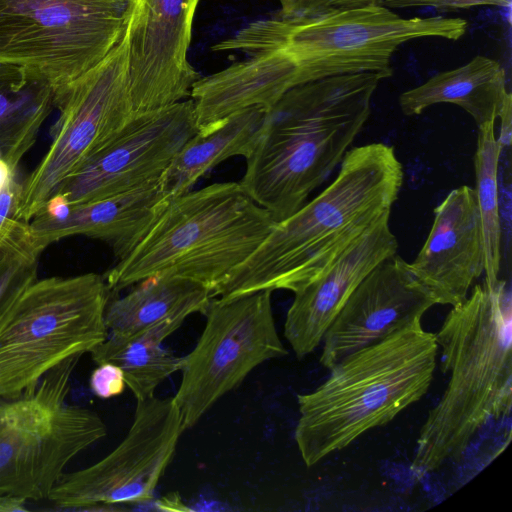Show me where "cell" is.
I'll return each mask as SVG.
<instances>
[{
    "instance_id": "1",
    "label": "cell",
    "mask_w": 512,
    "mask_h": 512,
    "mask_svg": "<svg viewBox=\"0 0 512 512\" xmlns=\"http://www.w3.org/2000/svg\"><path fill=\"white\" fill-rule=\"evenodd\" d=\"M402 184V164L392 146L377 142L349 149L336 178L291 216L276 222L213 298L261 290L299 291L363 234L389 221Z\"/></svg>"
},
{
    "instance_id": "2",
    "label": "cell",
    "mask_w": 512,
    "mask_h": 512,
    "mask_svg": "<svg viewBox=\"0 0 512 512\" xmlns=\"http://www.w3.org/2000/svg\"><path fill=\"white\" fill-rule=\"evenodd\" d=\"M383 74L325 77L288 90L266 110L239 182L280 222L341 163L371 112Z\"/></svg>"
},
{
    "instance_id": "3",
    "label": "cell",
    "mask_w": 512,
    "mask_h": 512,
    "mask_svg": "<svg viewBox=\"0 0 512 512\" xmlns=\"http://www.w3.org/2000/svg\"><path fill=\"white\" fill-rule=\"evenodd\" d=\"M435 333L449 381L416 440L411 470L424 475L458 460L490 421L512 408L511 297L502 279L476 284Z\"/></svg>"
},
{
    "instance_id": "4",
    "label": "cell",
    "mask_w": 512,
    "mask_h": 512,
    "mask_svg": "<svg viewBox=\"0 0 512 512\" xmlns=\"http://www.w3.org/2000/svg\"><path fill=\"white\" fill-rule=\"evenodd\" d=\"M438 348L435 333L417 321L349 354L316 389L298 394L294 439L304 464L316 465L418 402L432 384Z\"/></svg>"
},
{
    "instance_id": "5",
    "label": "cell",
    "mask_w": 512,
    "mask_h": 512,
    "mask_svg": "<svg viewBox=\"0 0 512 512\" xmlns=\"http://www.w3.org/2000/svg\"><path fill=\"white\" fill-rule=\"evenodd\" d=\"M275 223L239 182L190 190L170 198L141 241L103 277L115 293L168 273L200 283L213 297Z\"/></svg>"
},
{
    "instance_id": "6",
    "label": "cell",
    "mask_w": 512,
    "mask_h": 512,
    "mask_svg": "<svg viewBox=\"0 0 512 512\" xmlns=\"http://www.w3.org/2000/svg\"><path fill=\"white\" fill-rule=\"evenodd\" d=\"M467 26L461 18H403L384 5H370L310 20L278 16L254 21L212 50L245 56L279 50L295 64L297 86L363 72L388 78L393 73L392 56L402 44L426 37L455 41L465 34Z\"/></svg>"
},
{
    "instance_id": "7",
    "label": "cell",
    "mask_w": 512,
    "mask_h": 512,
    "mask_svg": "<svg viewBox=\"0 0 512 512\" xmlns=\"http://www.w3.org/2000/svg\"><path fill=\"white\" fill-rule=\"evenodd\" d=\"M111 295L96 273L30 284L0 326V399L20 395L62 362L101 344Z\"/></svg>"
},
{
    "instance_id": "8",
    "label": "cell",
    "mask_w": 512,
    "mask_h": 512,
    "mask_svg": "<svg viewBox=\"0 0 512 512\" xmlns=\"http://www.w3.org/2000/svg\"><path fill=\"white\" fill-rule=\"evenodd\" d=\"M80 357L62 362L20 395L0 399V493L47 499L66 465L106 436L96 412L66 403Z\"/></svg>"
},
{
    "instance_id": "9",
    "label": "cell",
    "mask_w": 512,
    "mask_h": 512,
    "mask_svg": "<svg viewBox=\"0 0 512 512\" xmlns=\"http://www.w3.org/2000/svg\"><path fill=\"white\" fill-rule=\"evenodd\" d=\"M135 0H0V61L54 90L101 62L123 39Z\"/></svg>"
},
{
    "instance_id": "10",
    "label": "cell",
    "mask_w": 512,
    "mask_h": 512,
    "mask_svg": "<svg viewBox=\"0 0 512 512\" xmlns=\"http://www.w3.org/2000/svg\"><path fill=\"white\" fill-rule=\"evenodd\" d=\"M55 108L50 146L21 183L14 219L29 222L135 115L126 33L101 62L55 92Z\"/></svg>"
},
{
    "instance_id": "11",
    "label": "cell",
    "mask_w": 512,
    "mask_h": 512,
    "mask_svg": "<svg viewBox=\"0 0 512 512\" xmlns=\"http://www.w3.org/2000/svg\"><path fill=\"white\" fill-rule=\"evenodd\" d=\"M270 290L214 297L192 351L183 357L173 396L184 430L265 361L287 355L274 321Z\"/></svg>"
},
{
    "instance_id": "12",
    "label": "cell",
    "mask_w": 512,
    "mask_h": 512,
    "mask_svg": "<svg viewBox=\"0 0 512 512\" xmlns=\"http://www.w3.org/2000/svg\"><path fill=\"white\" fill-rule=\"evenodd\" d=\"M184 431L173 396L138 399L133 422L119 445L91 466L63 473L47 499L57 509L82 511L148 502Z\"/></svg>"
},
{
    "instance_id": "13",
    "label": "cell",
    "mask_w": 512,
    "mask_h": 512,
    "mask_svg": "<svg viewBox=\"0 0 512 512\" xmlns=\"http://www.w3.org/2000/svg\"><path fill=\"white\" fill-rule=\"evenodd\" d=\"M197 132L191 98L135 114L57 193L72 207L158 180Z\"/></svg>"
},
{
    "instance_id": "14",
    "label": "cell",
    "mask_w": 512,
    "mask_h": 512,
    "mask_svg": "<svg viewBox=\"0 0 512 512\" xmlns=\"http://www.w3.org/2000/svg\"><path fill=\"white\" fill-rule=\"evenodd\" d=\"M200 0H135L126 30L135 114L185 100L201 77L188 60Z\"/></svg>"
},
{
    "instance_id": "15",
    "label": "cell",
    "mask_w": 512,
    "mask_h": 512,
    "mask_svg": "<svg viewBox=\"0 0 512 512\" xmlns=\"http://www.w3.org/2000/svg\"><path fill=\"white\" fill-rule=\"evenodd\" d=\"M436 302L394 254L379 263L356 287L327 329L320 364L330 370L343 358L421 321Z\"/></svg>"
},
{
    "instance_id": "16",
    "label": "cell",
    "mask_w": 512,
    "mask_h": 512,
    "mask_svg": "<svg viewBox=\"0 0 512 512\" xmlns=\"http://www.w3.org/2000/svg\"><path fill=\"white\" fill-rule=\"evenodd\" d=\"M409 266L436 304L454 306L467 297L485 268L474 188H455L435 207L427 239Z\"/></svg>"
},
{
    "instance_id": "17",
    "label": "cell",
    "mask_w": 512,
    "mask_h": 512,
    "mask_svg": "<svg viewBox=\"0 0 512 512\" xmlns=\"http://www.w3.org/2000/svg\"><path fill=\"white\" fill-rule=\"evenodd\" d=\"M398 242L389 221L363 234L323 273L295 292L284 323V337L301 359L322 343L341 308L361 281L396 254Z\"/></svg>"
},
{
    "instance_id": "18",
    "label": "cell",
    "mask_w": 512,
    "mask_h": 512,
    "mask_svg": "<svg viewBox=\"0 0 512 512\" xmlns=\"http://www.w3.org/2000/svg\"><path fill=\"white\" fill-rule=\"evenodd\" d=\"M169 200L158 179L120 194L72 206L63 222L35 215L29 227L34 242L43 251L63 238L83 235L106 242L120 260L141 241Z\"/></svg>"
},
{
    "instance_id": "19",
    "label": "cell",
    "mask_w": 512,
    "mask_h": 512,
    "mask_svg": "<svg viewBox=\"0 0 512 512\" xmlns=\"http://www.w3.org/2000/svg\"><path fill=\"white\" fill-rule=\"evenodd\" d=\"M133 286L123 297L110 298L105 310L108 333L163 343L188 316L204 314L213 298L200 283L168 273Z\"/></svg>"
},
{
    "instance_id": "20",
    "label": "cell",
    "mask_w": 512,
    "mask_h": 512,
    "mask_svg": "<svg viewBox=\"0 0 512 512\" xmlns=\"http://www.w3.org/2000/svg\"><path fill=\"white\" fill-rule=\"evenodd\" d=\"M510 97L505 69L498 61L478 55L403 92L399 107L403 114L415 116L432 105L451 103L465 110L480 127L495 122Z\"/></svg>"
},
{
    "instance_id": "21",
    "label": "cell",
    "mask_w": 512,
    "mask_h": 512,
    "mask_svg": "<svg viewBox=\"0 0 512 512\" xmlns=\"http://www.w3.org/2000/svg\"><path fill=\"white\" fill-rule=\"evenodd\" d=\"M265 112L261 106L248 107L198 131L182 146L160 177L164 192L170 198L182 195L226 159L247 158L256 143Z\"/></svg>"
},
{
    "instance_id": "22",
    "label": "cell",
    "mask_w": 512,
    "mask_h": 512,
    "mask_svg": "<svg viewBox=\"0 0 512 512\" xmlns=\"http://www.w3.org/2000/svg\"><path fill=\"white\" fill-rule=\"evenodd\" d=\"M55 108L53 88L25 68L0 61V157L16 175Z\"/></svg>"
},
{
    "instance_id": "23",
    "label": "cell",
    "mask_w": 512,
    "mask_h": 512,
    "mask_svg": "<svg viewBox=\"0 0 512 512\" xmlns=\"http://www.w3.org/2000/svg\"><path fill=\"white\" fill-rule=\"evenodd\" d=\"M98 365L110 362L119 366L135 399L154 396L156 388L182 367L183 357L174 355L161 342L147 337H121L108 333L91 352Z\"/></svg>"
},
{
    "instance_id": "24",
    "label": "cell",
    "mask_w": 512,
    "mask_h": 512,
    "mask_svg": "<svg viewBox=\"0 0 512 512\" xmlns=\"http://www.w3.org/2000/svg\"><path fill=\"white\" fill-rule=\"evenodd\" d=\"M501 150L495 136V122L478 127L474 154L475 196L481 218L485 248V278L489 286L499 281L502 229L498 194V166Z\"/></svg>"
},
{
    "instance_id": "25",
    "label": "cell",
    "mask_w": 512,
    "mask_h": 512,
    "mask_svg": "<svg viewBox=\"0 0 512 512\" xmlns=\"http://www.w3.org/2000/svg\"><path fill=\"white\" fill-rule=\"evenodd\" d=\"M41 250L29 222L8 218L0 231V326L26 290L37 279Z\"/></svg>"
},
{
    "instance_id": "26",
    "label": "cell",
    "mask_w": 512,
    "mask_h": 512,
    "mask_svg": "<svg viewBox=\"0 0 512 512\" xmlns=\"http://www.w3.org/2000/svg\"><path fill=\"white\" fill-rule=\"evenodd\" d=\"M280 16L293 20H310L334 12L370 5H382L383 0H278Z\"/></svg>"
},
{
    "instance_id": "27",
    "label": "cell",
    "mask_w": 512,
    "mask_h": 512,
    "mask_svg": "<svg viewBox=\"0 0 512 512\" xmlns=\"http://www.w3.org/2000/svg\"><path fill=\"white\" fill-rule=\"evenodd\" d=\"M89 386L93 394L102 399L118 396L127 387L122 369L110 362L98 364L91 373Z\"/></svg>"
},
{
    "instance_id": "28",
    "label": "cell",
    "mask_w": 512,
    "mask_h": 512,
    "mask_svg": "<svg viewBox=\"0 0 512 512\" xmlns=\"http://www.w3.org/2000/svg\"><path fill=\"white\" fill-rule=\"evenodd\" d=\"M510 4L511 0H383L382 3L388 8L432 7L444 12L476 6L509 7Z\"/></svg>"
},
{
    "instance_id": "29",
    "label": "cell",
    "mask_w": 512,
    "mask_h": 512,
    "mask_svg": "<svg viewBox=\"0 0 512 512\" xmlns=\"http://www.w3.org/2000/svg\"><path fill=\"white\" fill-rule=\"evenodd\" d=\"M20 192L21 183L16 180V175L12 174L0 190V231L7 219L12 216Z\"/></svg>"
},
{
    "instance_id": "30",
    "label": "cell",
    "mask_w": 512,
    "mask_h": 512,
    "mask_svg": "<svg viewBox=\"0 0 512 512\" xmlns=\"http://www.w3.org/2000/svg\"><path fill=\"white\" fill-rule=\"evenodd\" d=\"M71 212V205L64 195L55 194L45 204L44 208L36 215H40L47 220L54 222H63Z\"/></svg>"
},
{
    "instance_id": "31",
    "label": "cell",
    "mask_w": 512,
    "mask_h": 512,
    "mask_svg": "<svg viewBox=\"0 0 512 512\" xmlns=\"http://www.w3.org/2000/svg\"><path fill=\"white\" fill-rule=\"evenodd\" d=\"M498 118H500V134L497 142L502 153L503 149L509 148L511 144L512 97L507 99Z\"/></svg>"
},
{
    "instance_id": "32",
    "label": "cell",
    "mask_w": 512,
    "mask_h": 512,
    "mask_svg": "<svg viewBox=\"0 0 512 512\" xmlns=\"http://www.w3.org/2000/svg\"><path fill=\"white\" fill-rule=\"evenodd\" d=\"M26 502L22 497L0 493V512L27 511Z\"/></svg>"
},
{
    "instance_id": "33",
    "label": "cell",
    "mask_w": 512,
    "mask_h": 512,
    "mask_svg": "<svg viewBox=\"0 0 512 512\" xmlns=\"http://www.w3.org/2000/svg\"><path fill=\"white\" fill-rule=\"evenodd\" d=\"M156 506L160 510L165 511H183V510H190L187 506H185L180 497L178 495H168L165 497H162L160 500L157 501Z\"/></svg>"
},
{
    "instance_id": "34",
    "label": "cell",
    "mask_w": 512,
    "mask_h": 512,
    "mask_svg": "<svg viewBox=\"0 0 512 512\" xmlns=\"http://www.w3.org/2000/svg\"><path fill=\"white\" fill-rule=\"evenodd\" d=\"M11 175L12 173L8 164L0 158V190L4 187Z\"/></svg>"
},
{
    "instance_id": "35",
    "label": "cell",
    "mask_w": 512,
    "mask_h": 512,
    "mask_svg": "<svg viewBox=\"0 0 512 512\" xmlns=\"http://www.w3.org/2000/svg\"><path fill=\"white\" fill-rule=\"evenodd\" d=\"M1 158V157H0Z\"/></svg>"
}]
</instances>
